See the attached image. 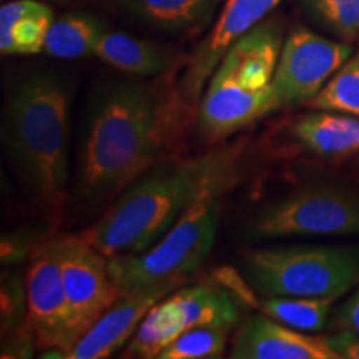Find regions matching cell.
Here are the masks:
<instances>
[{
  "instance_id": "obj_16",
  "label": "cell",
  "mask_w": 359,
  "mask_h": 359,
  "mask_svg": "<svg viewBox=\"0 0 359 359\" xmlns=\"http://www.w3.org/2000/svg\"><path fill=\"white\" fill-rule=\"evenodd\" d=\"M130 15L161 32L185 34L208 25L219 0H120Z\"/></svg>"
},
{
  "instance_id": "obj_9",
  "label": "cell",
  "mask_w": 359,
  "mask_h": 359,
  "mask_svg": "<svg viewBox=\"0 0 359 359\" xmlns=\"http://www.w3.org/2000/svg\"><path fill=\"white\" fill-rule=\"evenodd\" d=\"M50 246L62 271L72 333L77 341L122 293L109 271V258L83 235L57 238Z\"/></svg>"
},
{
  "instance_id": "obj_15",
  "label": "cell",
  "mask_w": 359,
  "mask_h": 359,
  "mask_svg": "<svg viewBox=\"0 0 359 359\" xmlns=\"http://www.w3.org/2000/svg\"><path fill=\"white\" fill-rule=\"evenodd\" d=\"M95 57L103 64L138 79H154L168 74L177 62L173 52L163 45L110 30L98 40Z\"/></svg>"
},
{
  "instance_id": "obj_20",
  "label": "cell",
  "mask_w": 359,
  "mask_h": 359,
  "mask_svg": "<svg viewBox=\"0 0 359 359\" xmlns=\"http://www.w3.org/2000/svg\"><path fill=\"white\" fill-rule=\"evenodd\" d=\"M330 298H293V296H266L262 303V313L281 325L314 333L325 327L330 316Z\"/></svg>"
},
{
  "instance_id": "obj_18",
  "label": "cell",
  "mask_w": 359,
  "mask_h": 359,
  "mask_svg": "<svg viewBox=\"0 0 359 359\" xmlns=\"http://www.w3.org/2000/svg\"><path fill=\"white\" fill-rule=\"evenodd\" d=\"M107 27L88 13H67L53 19L45 40L43 52L62 60L95 55L98 40Z\"/></svg>"
},
{
  "instance_id": "obj_26",
  "label": "cell",
  "mask_w": 359,
  "mask_h": 359,
  "mask_svg": "<svg viewBox=\"0 0 359 359\" xmlns=\"http://www.w3.org/2000/svg\"><path fill=\"white\" fill-rule=\"evenodd\" d=\"M336 321L343 330H349L359 334V288L338 309Z\"/></svg>"
},
{
  "instance_id": "obj_2",
  "label": "cell",
  "mask_w": 359,
  "mask_h": 359,
  "mask_svg": "<svg viewBox=\"0 0 359 359\" xmlns=\"http://www.w3.org/2000/svg\"><path fill=\"white\" fill-rule=\"evenodd\" d=\"M238 150L172 156L138 175L82 235L103 257L137 255L155 245L196 198L235 177Z\"/></svg>"
},
{
  "instance_id": "obj_22",
  "label": "cell",
  "mask_w": 359,
  "mask_h": 359,
  "mask_svg": "<svg viewBox=\"0 0 359 359\" xmlns=\"http://www.w3.org/2000/svg\"><path fill=\"white\" fill-rule=\"evenodd\" d=\"M306 107L311 110L359 116V50L344 62Z\"/></svg>"
},
{
  "instance_id": "obj_17",
  "label": "cell",
  "mask_w": 359,
  "mask_h": 359,
  "mask_svg": "<svg viewBox=\"0 0 359 359\" xmlns=\"http://www.w3.org/2000/svg\"><path fill=\"white\" fill-rule=\"evenodd\" d=\"M183 331L195 326H235L240 320L236 302L226 291L213 286H185L165 296Z\"/></svg>"
},
{
  "instance_id": "obj_6",
  "label": "cell",
  "mask_w": 359,
  "mask_h": 359,
  "mask_svg": "<svg viewBox=\"0 0 359 359\" xmlns=\"http://www.w3.org/2000/svg\"><path fill=\"white\" fill-rule=\"evenodd\" d=\"M263 296L338 299L359 285V246H271L241 259Z\"/></svg>"
},
{
  "instance_id": "obj_23",
  "label": "cell",
  "mask_w": 359,
  "mask_h": 359,
  "mask_svg": "<svg viewBox=\"0 0 359 359\" xmlns=\"http://www.w3.org/2000/svg\"><path fill=\"white\" fill-rule=\"evenodd\" d=\"M233 326L206 325L183 331L156 359H217L228 346Z\"/></svg>"
},
{
  "instance_id": "obj_14",
  "label": "cell",
  "mask_w": 359,
  "mask_h": 359,
  "mask_svg": "<svg viewBox=\"0 0 359 359\" xmlns=\"http://www.w3.org/2000/svg\"><path fill=\"white\" fill-rule=\"evenodd\" d=\"M294 140L309 154L341 158L359 154V116L313 110L291 125Z\"/></svg>"
},
{
  "instance_id": "obj_21",
  "label": "cell",
  "mask_w": 359,
  "mask_h": 359,
  "mask_svg": "<svg viewBox=\"0 0 359 359\" xmlns=\"http://www.w3.org/2000/svg\"><path fill=\"white\" fill-rule=\"evenodd\" d=\"M53 17L52 8L40 4L32 12L0 27V52L2 55H34L43 52L45 40Z\"/></svg>"
},
{
  "instance_id": "obj_13",
  "label": "cell",
  "mask_w": 359,
  "mask_h": 359,
  "mask_svg": "<svg viewBox=\"0 0 359 359\" xmlns=\"http://www.w3.org/2000/svg\"><path fill=\"white\" fill-rule=\"evenodd\" d=\"M233 359H339L325 336H311L281 325L266 314L241 323L231 341Z\"/></svg>"
},
{
  "instance_id": "obj_1",
  "label": "cell",
  "mask_w": 359,
  "mask_h": 359,
  "mask_svg": "<svg viewBox=\"0 0 359 359\" xmlns=\"http://www.w3.org/2000/svg\"><path fill=\"white\" fill-rule=\"evenodd\" d=\"M80 142L75 198L98 206L138 175L178 154L193 110L172 72L154 79L114 80L90 98Z\"/></svg>"
},
{
  "instance_id": "obj_5",
  "label": "cell",
  "mask_w": 359,
  "mask_h": 359,
  "mask_svg": "<svg viewBox=\"0 0 359 359\" xmlns=\"http://www.w3.org/2000/svg\"><path fill=\"white\" fill-rule=\"evenodd\" d=\"M233 178L201 193L185 215L150 248L109 258V271L120 293L158 286H182L212 253L222 217V198Z\"/></svg>"
},
{
  "instance_id": "obj_7",
  "label": "cell",
  "mask_w": 359,
  "mask_h": 359,
  "mask_svg": "<svg viewBox=\"0 0 359 359\" xmlns=\"http://www.w3.org/2000/svg\"><path fill=\"white\" fill-rule=\"evenodd\" d=\"M359 195L346 187L313 185L262 206L248 226L253 240L358 236Z\"/></svg>"
},
{
  "instance_id": "obj_10",
  "label": "cell",
  "mask_w": 359,
  "mask_h": 359,
  "mask_svg": "<svg viewBox=\"0 0 359 359\" xmlns=\"http://www.w3.org/2000/svg\"><path fill=\"white\" fill-rule=\"evenodd\" d=\"M25 326L34 343L64 358L74 346L69 302L50 241L34 246L25 271Z\"/></svg>"
},
{
  "instance_id": "obj_19",
  "label": "cell",
  "mask_w": 359,
  "mask_h": 359,
  "mask_svg": "<svg viewBox=\"0 0 359 359\" xmlns=\"http://www.w3.org/2000/svg\"><path fill=\"white\" fill-rule=\"evenodd\" d=\"M182 333L183 330L177 314L170 306L167 298H163L148 309L132 339L128 341L123 356L156 359L158 354L170 346Z\"/></svg>"
},
{
  "instance_id": "obj_12",
  "label": "cell",
  "mask_w": 359,
  "mask_h": 359,
  "mask_svg": "<svg viewBox=\"0 0 359 359\" xmlns=\"http://www.w3.org/2000/svg\"><path fill=\"white\" fill-rule=\"evenodd\" d=\"M180 286L167 285L122 293L64 354L65 359H105L122 349L137 331L148 309Z\"/></svg>"
},
{
  "instance_id": "obj_25",
  "label": "cell",
  "mask_w": 359,
  "mask_h": 359,
  "mask_svg": "<svg viewBox=\"0 0 359 359\" xmlns=\"http://www.w3.org/2000/svg\"><path fill=\"white\" fill-rule=\"evenodd\" d=\"M326 343L338 354L339 359H359V334L343 330L338 334L325 336Z\"/></svg>"
},
{
  "instance_id": "obj_8",
  "label": "cell",
  "mask_w": 359,
  "mask_h": 359,
  "mask_svg": "<svg viewBox=\"0 0 359 359\" xmlns=\"http://www.w3.org/2000/svg\"><path fill=\"white\" fill-rule=\"evenodd\" d=\"M351 55L353 47L348 42L326 39L306 27H294L283 40L273 77L276 110L306 105Z\"/></svg>"
},
{
  "instance_id": "obj_4",
  "label": "cell",
  "mask_w": 359,
  "mask_h": 359,
  "mask_svg": "<svg viewBox=\"0 0 359 359\" xmlns=\"http://www.w3.org/2000/svg\"><path fill=\"white\" fill-rule=\"evenodd\" d=\"M283 25L263 19L224 55L201 97L196 125L206 142H218L276 111L273 77L280 57Z\"/></svg>"
},
{
  "instance_id": "obj_24",
  "label": "cell",
  "mask_w": 359,
  "mask_h": 359,
  "mask_svg": "<svg viewBox=\"0 0 359 359\" xmlns=\"http://www.w3.org/2000/svg\"><path fill=\"white\" fill-rule=\"evenodd\" d=\"M299 4L344 42L358 37L359 0H299Z\"/></svg>"
},
{
  "instance_id": "obj_11",
  "label": "cell",
  "mask_w": 359,
  "mask_h": 359,
  "mask_svg": "<svg viewBox=\"0 0 359 359\" xmlns=\"http://www.w3.org/2000/svg\"><path fill=\"white\" fill-rule=\"evenodd\" d=\"M281 0H224L222 12L196 50L187 62L178 80L183 100L196 110L217 67L238 40L259 24Z\"/></svg>"
},
{
  "instance_id": "obj_3",
  "label": "cell",
  "mask_w": 359,
  "mask_h": 359,
  "mask_svg": "<svg viewBox=\"0 0 359 359\" xmlns=\"http://www.w3.org/2000/svg\"><path fill=\"white\" fill-rule=\"evenodd\" d=\"M69 83L48 72L20 79L4 105L8 161L35 205L57 222L70 195Z\"/></svg>"
}]
</instances>
